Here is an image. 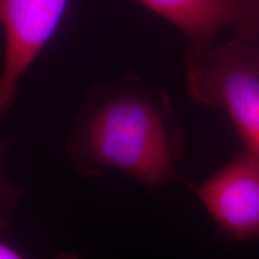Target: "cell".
Segmentation results:
<instances>
[{"label":"cell","mask_w":259,"mask_h":259,"mask_svg":"<svg viewBox=\"0 0 259 259\" xmlns=\"http://www.w3.org/2000/svg\"><path fill=\"white\" fill-rule=\"evenodd\" d=\"M194 101L228 112L247 153L259 156V70L251 41L236 40L186 58Z\"/></svg>","instance_id":"7a4b0ae2"},{"label":"cell","mask_w":259,"mask_h":259,"mask_svg":"<svg viewBox=\"0 0 259 259\" xmlns=\"http://www.w3.org/2000/svg\"><path fill=\"white\" fill-rule=\"evenodd\" d=\"M193 190L227 235L239 241L259 238L257 155L245 151Z\"/></svg>","instance_id":"277c9868"},{"label":"cell","mask_w":259,"mask_h":259,"mask_svg":"<svg viewBox=\"0 0 259 259\" xmlns=\"http://www.w3.org/2000/svg\"><path fill=\"white\" fill-rule=\"evenodd\" d=\"M12 138H0V231L11 221L22 197V190L4 169V157Z\"/></svg>","instance_id":"8992f818"},{"label":"cell","mask_w":259,"mask_h":259,"mask_svg":"<svg viewBox=\"0 0 259 259\" xmlns=\"http://www.w3.org/2000/svg\"><path fill=\"white\" fill-rule=\"evenodd\" d=\"M0 259H29L28 257L18 251L17 248L10 245L9 242L0 239ZM53 259H85L80 254L73 253V252H63L57 254Z\"/></svg>","instance_id":"52a82bcc"},{"label":"cell","mask_w":259,"mask_h":259,"mask_svg":"<svg viewBox=\"0 0 259 259\" xmlns=\"http://www.w3.org/2000/svg\"><path fill=\"white\" fill-rule=\"evenodd\" d=\"M65 151L83 177L118 169L158 187L177 178L184 142L168 97L128 73L90 90Z\"/></svg>","instance_id":"6da1fadb"},{"label":"cell","mask_w":259,"mask_h":259,"mask_svg":"<svg viewBox=\"0 0 259 259\" xmlns=\"http://www.w3.org/2000/svg\"><path fill=\"white\" fill-rule=\"evenodd\" d=\"M69 0H0L5 48L0 72V118L17 94L19 82L59 27Z\"/></svg>","instance_id":"3957f363"},{"label":"cell","mask_w":259,"mask_h":259,"mask_svg":"<svg viewBox=\"0 0 259 259\" xmlns=\"http://www.w3.org/2000/svg\"><path fill=\"white\" fill-rule=\"evenodd\" d=\"M252 45H253V52H254V58H255V63H257L258 70H259V37L257 40L251 41Z\"/></svg>","instance_id":"ba28073f"},{"label":"cell","mask_w":259,"mask_h":259,"mask_svg":"<svg viewBox=\"0 0 259 259\" xmlns=\"http://www.w3.org/2000/svg\"><path fill=\"white\" fill-rule=\"evenodd\" d=\"M167 19L190 41L187 57L202 56L221 29L231 27L246 41L259 37V0H138Z\"/></svg>","instance_id":"5b68a950"}]
</instances>
